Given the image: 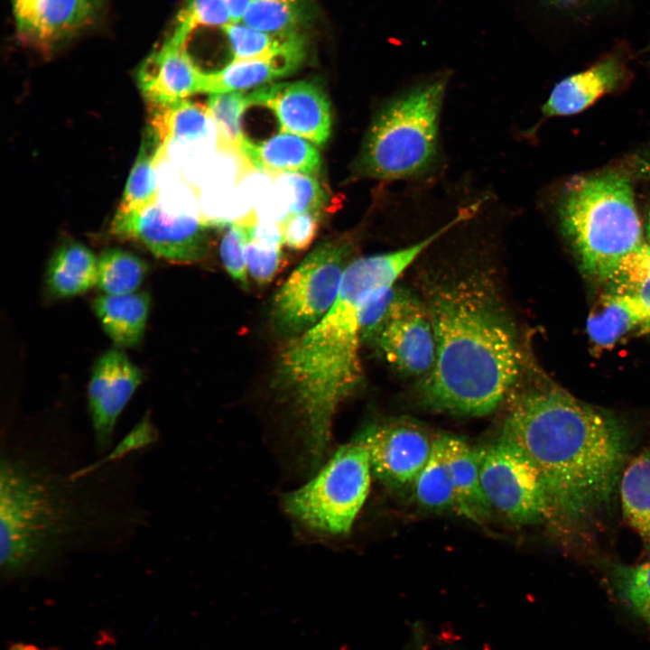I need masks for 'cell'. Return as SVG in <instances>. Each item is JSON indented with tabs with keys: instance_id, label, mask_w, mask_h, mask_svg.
Here are the masks:
<instances>
[{
	"instance_id": "cell-1",
	"label": "cell",
	"mask_w": 650,
	"mask_h": 650,
	"mask_svg": "<svg viewBox=\"0 0 650 650\" xmlns=\"http://www.w3.org/2000/svg\"><path fill=\"white\" fill-rule=\"evenodd\" d=\"M501 433L537 471L551 521L578 528L609 504L628 448L627 428L613 413L538 381L515 395Z\"/></svg>"
},
{
	"instance_id": "cell-2",
	"label": "cell",
	"mask_w": 650,
	"mask_h": 650,
	"mask_svg": "<svg viewBox=\"0 0 650 650\" xmlns=\"http://www.w3.org/2000/svg\"><path fill=\"white\" fill-rule=\"evenodd\" d=\"M478 272L427 280L422 300L436 339L435 362L421 394L432 410L484 416L518 382L522 353L496 288Z\"/></svg>"
},
{
	"instance_id": "cell-3",
	"label": "cell",
	"mask_w": 650,
	"mask_h": 650,
	"mask_svg": "<svg viewBox=\"0 0 650 650\" xmlns=\"http://www.w3.org/2000/svg\"><path fill=\"white\" fill-rule=\"evenodd\" d=\"M424 250L425 245L419 241L351 261L330 311L283 347L279 378L303 418L312 464H320L327 451L339 404L361 382V301L369 291L395 285Z\"/></svg>"
},
{
	"instance_id": "cell-4",
	"label": "cell",
	"mask_w": 650,
	"mask_h": 650,
	"mask_svg": "<svg viewBox=\"0 0 650 650\" xmlns=\"http://www.w3.org/2000/svg\"><path fill=\"white\" fill-rule=\"evenodd\" d=\"M43 451L14 446L0 469V571L6 580L38 575L88 538L95 509L81 478Z\"/></svg>"
},
{
	"instance_id": "cell-5",
	"label": "cell",
	"mask_w": 650,
	"mask_h": 650,
	"mask_svg": "<svg viewBox=\"0 0 650 650\" xmlns=\"http://www.w3.org/2000/svg\"><path fill=\"white\" fill-rule=\"evenodd\" d=\"M447 82V73L432 75L404 88L379 107L354 161V177L414 180L437 169Z\"/></svg>"
},
{
	"instance_id": "cell-6",
	"label": "cell",
	"mask_w": 650,
	"mask_h": 650,
	"mask_svg": "<svg viewBox=\"0 0 650 650\" xmlns=\"http://www.w3.org/2000/svg\"><path fill=\"white\" fill-rule=\"evenodd\" d=\"M558 217L581 270L595 281L608 283L622 259L644 244L631 181L620 172L569 182Z\"/></svg>"
},
{
	"instance_id": "cell-7",
	"label": "cell",
	"mask_w": 650,
	"mask_h": 650,
	"mask_svg": "<svg viewBox=\"0 0 650 650\" xmlns=\"http://www.w3.org/2000/svg\"><path fill=\"white\" fill-rule=\"evenodd\" d=\"M371 472L368 452L356 438L339 447L312 479L288 493L284 507L312 530L345 534L367 499Z\"/></svg>"
},
{
	"instance_id": "cell-8",
	"label": "cell",
	"mask_w": 650,
	"mask_h": 650,
	"mask_svg": "<svg viewBox=\"0 0 650 650\" xmlns=\"http://www.w3.org/2000/svg\"><path fill=\"white\" fill-rule=\"evenodd\" d=\"M352 245L347 238L316 246L295 268L274 297L272 317L290 338L315 325L332 307L349 265Z\"/></svg>"
},
{
	"instance_id": "cell-9",
	"label": "cell",
	"mask_w": 650,
	"mask_h": 650,
	"mask_svg": "<svg viewBox=\"0 0 650 650\" xmlns=\"http://www.w3.org/2000/svg\"><path fill=\"white\" fill-rule=\"evenodd\" d=\"M477 451L482 489L492 511L517 525L551 521L539 475L519 449L500 437Z\"/></svg>"
},
{
	"instance_id": "cell-10",
	"label": "cell",
	"mask_w": 650,
	"mask_h": 650,
	"mask_svg": "<svg viewBox=\"0 0 650 650\" xmlns=\"http://www.w3.org/2000/svg\"><path fill=\"white\" fill-rule=\"evenodd\" d=\"M213 228L218 227L206 218L186 212L170 214L156 200L138 213L114 217L110 231L119 238L143 244L167 262L190 265L206 257Z\"/></svg>"
},
{
	"instance_id": "cell-11",
	"label": "cell",
	"mask_w": 650,
	"mask_h": 650,
	"mask_svg": "<svg viewBox=\"0 0 650 650\" xmlns=\"http://www.w3.org/2000/svg\"><path fill=\"white\" fill-rule=\"evenodd\" d=\"M399 372L425 377L436 356L432 322L422 298L398 286L388 314L372 339Z\"/></svg>"
},
{
	"instance_id": "cell-12",
	"label": "cell",
	"mask_w": 650,
	"mask_h": 650,
	"mask_svg": "<svg viewBox=\"0 0 650 650\" xmlns=\"http://www.w3.org/2000/svg\"><path fill=\"white\" fill-rule=\"evenodd\" d=\"M435 437L417 422L397 419L371 424L357 439L368 452L374 476L388 488L406 491L428 461Z\"/></svg>"
},
{
	"instance_id": "cell-13",
	"label": "cell",
	"mask_w": 650,
	"mask_h": 650,
	"mask_svg": "<svg viewBox=\"0 0 650 650\" xmlns=\"http://www.w3.org/2000/svg\"><path fill=\"white\" fill-rule=\"evenodd\" d=\"M247 97L249 107L262 106L276 116L282 132L322 146L331 133L330 103L317 80L265 85Z\"/></svg>"
},
{
	"instance_id": "cell-14",
	"label": "cell",
	"mask_w": 650,
	"mask_h": 650,
	"mask_svg": "<svg viewBox=\"0 0 650 650\" xmlns=\"http://www.w3.org/2000/svg\"><path fill=\"white\" fill-rule=\"evenodd\" d=\"M143 380V373L120 348L104 352L95 362L88 386L94 443L110 450L118 418Z\"/></svg>"
},
{
	"instance_id": "cell-15",
	"label": "cell",
	"mask_w": 650,
	"mask_h": 650,
	"mask_svg": "<svg viewBox=\"0 0 650 650\" xmlns=\"http://www.w3.org/2000/svg\"><path fill=\"white\" fill-rule=\"evenodd\" d=\"M136 79L147 106H156L205 93L207 72L196 63L187 46L167 38L141 63Z\"/></svg>"
},
{
	"instance_id": "cell-16",
	"label": "cell",
	"mask_w": 650,
	"mask_h": 650,
	"mask_svg": "<svg viewBox=\"0 0 650 650\" xmlns=\"http://www.w3.org/2000/svg\"><path fill=\"white\" fill-rule=\"evenodd\" d=\"M22 37L51 48L87 24L100 0H12Z\"/></svg>"
},
{
	"instance_id": "cell-17",
	"label": "cell",
	"mask_w": 650,
	"mask_h": 650,
	"mask_svg": "<svg viewBox=\"0 0 650 650\" xmlns=\"http://www.w3.org/2000/svg\"><path fill=\"white\" fill-rule=\"evenodd\" d=\"M626 78L627 70L621 59L605 58L557 83L542 107L543 115L558 116L580 113L620 87Z\"/></svg>"
},
{
	"instance_id": "cell-18",
	"label": "cell",
	"mask_w": 650,
	"mask_h": 650,
	"mask_svg": "<svg viewBox=\"0 0 650 650\" xmlns=\"http://www.w3.org/2000/svg\"><path fill=\"white\" fill-rule=\"evenodd\" d=\"M307 51L306 39L271 56L231 60L223 68L207 72L205 93H226L263 87L297 70Z\"/></svg>"
},
{
	"instance_id": "cell-19",
	"label": "cell",
	"mask_w": 650,
	"mask_h": 650,
	"mask_svg": "<svg viewBox=\"0 0 650 650\" xmlns=\"http://www.w3.org/2000/svg\"><path fill=\"white\" fill-rule=\"evenodd\" d=\"M586 330L594 347L607 349L632 332L650 331V316L636 298L610 290L591 310Z\"/></svg>"
},
{
	"instance_id": "cell-20",
	"label": "cell",
	"mask_w": 650,
	"mask_h": 650,
	"mask_svg": "<svg viewBox=\"0 0 650 650\" xmlns=\"http://www.w3.org/2000/svg\"><path fill=\"white\" fill-rule=\"evenodd\" d=\"M239 153L255 168L271 173L313 175L321 164L320 153L312 143L286 132L258 143L244 135Z\"/></svg>"
},
{
	"instance_id": "cell-21",
	"label": "cell",
	"mask_w": 650,
	"mask_h": 650,
	"mask_svg": "<svg viewBox=\"0 0 650 650\" xmlns=\"http://www.w3.org/2000/svg\"><path fill=\"white\" fill-rule=\"evenodd\" d=\"M446 462L456 499V513L476 523L490 517L484 495L477 449L460 437L442 434Z\"/></svg>"
},
{
	"instance_id": "cell-22",
	"label": "cell",
	"mask_w": 650,
	"mask_h": 650,
	"mask_svg": "<svg viewBox=\"0 0 650 650\" xmlns=\"http://www.w3.org/2000/svg\"><path fill=\"white\" fill-rule=\"evenodd\" d=\"M149 125L165 150L171 144H209L217 130L207 107L182 99L148 106Z\"/></svg>"
},
{
	"instance_id": "cell-23",
	"label": "cell",
	"mask_w": 650,
	"mask_h": 650,
	"mask_svg": "<svg viewBox=\"0 0 650 650\" xmlns=\"http://www.w3.org/2000/svg\"><path fill=\"white\" fill-rule=\"evenodd\" d=\"M92 307L104 331L118 348L135 347L142 340L150 311L147 292L100 294L93 300Z\"/></svg>"
},
{
	"instance_id": "cell-24",
	"label": "cell",
	"mask_w": 650,
	"mask_h": 650,
	"mask_svg": "<svg viewBox=\"0 0 650 650\" xmlns=\"http://www.w3.org/2000/svg\"><path fill=\"white\" fill-rule=\"evenodd\" d=\"M46 284L51 293L58 298L88 292L98 284V257L81 243H63L48 263Z\"/></svg>"
},
{
	"instance_id": "cell-25",
	"label": "cell",
	"mask_w": 650,
	"mask_h": 650,
	"mask_svg": "<svg viewBox=\"0 0 650 650\" xmlns=\"http://www.w3.org/2000/svg\"><path fill=\"white\" fill-rule=\"evenodd\" d=\"M165 155V148L153 130L146 125L138 155L114 217H125L138 213L158 200L155 168Z\"/></svg>"
},
{
	"instance_id": "cell-26",
	"label": "cell",
	"mask_w": 650,
	"mask_h": 650,
	"mask_svg": "<svg viewBox=\"0 0 650 650\" xmlns=\"http://www.w3.org/2000/svg\"><path fill=\"white\" fill-rule=\"evenodd\" d=\"M619 482L624 515L650 549V445L624 469Z\"/></svg>"
},
{
	"instance_id": "cell-27",
	"label": "cell",
	"mask_w": 650,
	"mask_h": 650,
	"mask_svg": "<svg viewBox=\"0 0 650 650\" xmlns=\"http://www.w3.org/2000/svg\"><path fill=\"white\" fill-rule=\"evenodd\" d=\"M315 15L311 0H250L241 22L270 33H302Z\"/></svg>"
},
{
	"instance_id": "cell-28",
	"label": "cell",
	"mask_w": 650,
	"mask_h": 650,
	"mask_svg": "<svg viewBox=\"0 0 650 650\" xmlns=\"http://www.w3.org/2000/svg\"><path fill=\"white\" fill-rule=\"evenodd\" d=\"M412 492L421 506L437 512H456V499L446 462L442 434L435 437L431 456L418 475Z\"/></svg>"
},
{
	"instance_id": "cell-29",
	"label": "cell",
	"mask_w": 650,
	"mask_h": 650,
	"mask_svg": "<svg viewBox=\"0 0 650 650\" xmlns=\"http://www.w3.org/2000/svg\"><path fill=\"white\" fill-rule=\"evenodd\" d=\"M148 272L147 264L136 255L108 248L98 257V286L107 294L136 292Z\"/></svg>"
},
{
	"instance_id": "cell-30",
	"label": "cell",
	"mask_w": 650,
	"mask_h": 650,
	"mask_svg": "<svg viewBox=\"0 0 650 650\" xmlns=\"http://www.w3.org/2000/svg\"><path fill=\"white\" fill-rule=\"evenodd\" d=\"M232 54L231 60L271 56L305 40L303 33L275 34L230 22L222 28Z\"/></svg>"
},
{
	"instance_id": "cell-31",
	"label": "cell",
	"mask_w": 650,
	"mask_h": 650,
	"mask_svg": "<svg viewBox=\"0 0 650 650\" xmlns=\"http://www.w3.org/2000/svg\"><path fill=\"white\" fill-rule=\"evenodd\" d=\"M249 107L247 97L240 91L210 94L207 108L217 131V144L222 150L239 152L244 139L241 118Z\"/></svg>"
},
{
	"instance_id": "cell-32",
	"label": "cell",
	"mask_w": 650,
	"mask_h": 650,
	"mask_svg": "<svg viewBox=\"0 0 650 650\" xmlns=\"http://www.w3.org/2000/svg\"><path fill=\"white\" fill-rule=\"evenodd\" d=\"M608 283L612 291L636 298L650 316V246L644 243L624 257Z\"/></svg>"
},
{
	"instance_id": "cell-33",
	"label": "cell",
	"mask_w": 650,
	"mask_h": 650,
	"mask_svg": "<svg viewBox=\"0 0 650 650\" xmlns=\"http://www.w3.org/2000/svg\"><path fill=\"white\" fill-rule=\"evenodd\" d=\"M232 22L224 0H187L178 14L174 30L169 37L173 42L187 46L195 30L201 27H219Z\"/></svg>"
},
{
	"instance_id": "cell-34",
	"label": "cell",
	"mask_w": 650,
	"mask_h": 650,
	"mask_svg": "<svg viewBox=\"0 0 650 650\" xmlns=\"http://www.w3.org/2000/svg\"><path fill=\"white\" fill-rule=\"evenodd\" d=\"M275 181L288 202L289 215L319 214L327 201L324 189L313 175L300 172L280 173Z\"/></svg>"
},
{
	"instance_id": "cell-35",
	"label": "cell",
	"mask_w": 650,
	"mask_h": 650,
	"mask_svg": "<svg viewBox=\"0 0 650 650\" xmlns=\"http://www.w3.org/2000/svg\"><path fill=\"white\" fill-rule=\"evenodd\" d=\"M248 240L246 227L237 222H228L221 239L219 254L229 275L243 286H247V267L245 258V246Z\"/></svg>"
},
{
	"instance_id": "cell-36",
	"label": "cell",
	"mask_w": 650,
	"mask_h": 650,
	"mask_svg": "<svg viewBox=\"0 0 650 650\" xmlns=\"http://www.w3.org/2000/svg\"><path fill=\"white\" fill-rule=\"evenodd\" d=\"M616 584L623 599L636 611L650 606V562L618 568Z\"/></svg>"
},
{
	"instance_id": "cell-37",
	"label": "cell",
	"mask_w": 650,
	"mask_h": 650,
	"mask_svg": "<svg viewBox=\"0 0 650 650\" xmlns=\"http://www.w3.org/2000/svg\"><path fill=\"white\" fill-rule=\"evenodd\" d=\"M244 253L247 271L255 281L259 283L272 281L281 265V246H267L247 240Z\"/></svg>"
},
{
	"instance_id": "cell-38",
	"label": "cell",
	"mask_w": 650,
	"mask_h": 650,
	"mask_svg": "<svg viewBox=\"0 0 650 650\" xmlns=\"http://www.w3.org/2000/svg\"><path fill=\"white\" fill-rule=\"evenodd\" d=\"M283 244L293 250H304L314 239L319 227V214H292L281 223Z\"/></svg>"
},
{
	"instance_id": "cell-39",
	"label": "cell",
	"mask_w": 650,
	"mask_h": 650,
	"mask_svg": "<svg viewBox=\"0 0 650 650\" xmlns=\"http://www.w3.org/2000/svg\"><path fill=\"white\" fill-rule=\"evenodd\" d=\"M244 226L248 240L273 246L283 244L282 225L277 222L255 218Z\"/></svg>"
},
{
	"instance_id": "cell-40",
	"label": "cell",
	"mask_w": 650,
	"mask_h": 650,
	"mask_svg": "<svg viewBox=\"0 0 650 650\" xmlns=\"http://www.w3.org/2000/svg\"><path fill=\"white\" fill-rule=\"evenodd\" d=\"M546 3L557 9L579 11L588 7L605 4L609 0H545Z\"/></svg>"
},
{
	"instance_id": "cell-41",
	"label": "cell",
	"mask_w": 650,
	"mask_h": 650,
	"mask_svg": "<svg viewBox=\"0 0 650 650\" xmlns=\"http://www.w3.org/2000/svg\"><path fill=\"white\" fill-rule=\"evenodd\" d=\"M250 0H224L227 5L232 22H239Z\"/></svg>"
},
{
	"instance_id": "cell-42",
	"label": "cell",
	"mask_w": 650,
	"mask_h": 650,
	"mask_svg": "<svg viewBox=\"0 0 650 650\" xmlns=\"http://www.w3.org/2000/svg\"><path fill=\"white\" fill-rule=\"evenodd\" d=\"M636 170L639 175L650 180V152L638 160Z\"/></svg>"
},
{
	"instance_id": "cell-43",
	"label": "cell",
	"mask_w": 650,
	"mask_h": 650,
	"mask_svg": "<svg viewBox=\"0 0 650 650\" xmlns=\"http://www.w3.org/2000/svg\"><path fill=\"white\" fill-rule=\"evenodd\" d=\"M7 650H51L44 649L33 644H26L23 642H15L9 644Z\"/></svg>"
},
{
	"instance_id": "cell-44",
	"label": "cell",
	"mask_w": 650,
	"mask_h": 650,
	"mask_svg": "<svg viewBox=\"0 0 650 650\" xmlns=\"http://www.w3.org/2000/svg\"><path fill=\"white\" fill-rule=\"evenodd\" d=\"M641 614L648 622H650V606H647L637 611Z\"/></svg>"
},
{
	"instance_id": "cell-45",
	"label": "cell",
	"mask_w": 650,
	"mask_h": 650,
	"mask_svg": "<svg viewBox=\"0 0 650 650\" xmlns=\"http://www.w3.org/2000/svg\"><path fill=\"white\" fill-rule=\"evenodd\" d=\"M646 235L648 238V245L650 246V209L647 213V219H646Z\"/></svg>"
}]
</instances>
